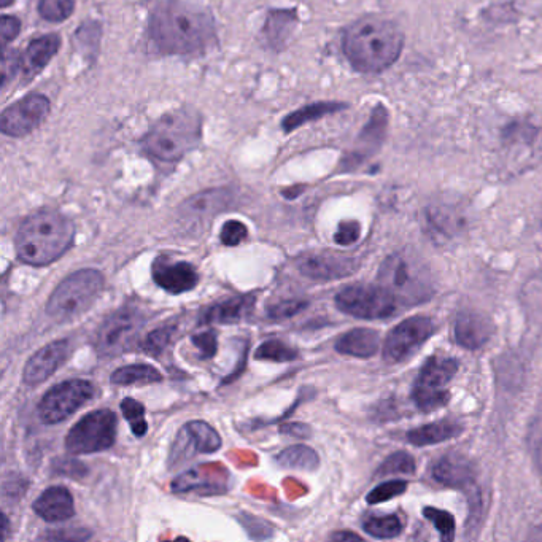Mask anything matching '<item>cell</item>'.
<instances>
[{
  "label": "cell",
  "instance_id": "1",
  "mask_svg": "<svg viewBox=\"0 0 542 542\" xmlns=\"http://www.w3.org/2000/svg\"><path fill=\"white\" fill-rule=\"evenodd\" d=\"M217 40L215 18L198 2L163 0L148 20V47L158 55H206Z\"/></svg>",
  "mask_w": 542,
  "mask_h": 542
},
{
  "label": "cell",
  "instance_id": "2",
  "mask_svg": "<svg viewBox=\"0 0 542 542\" xmlns=\"http://www.w3.org/2000/svg\"><path fill=\"white\" fill-rule=\"evenodd\" d=\"M404 47V35L393 21L364 16L344 32L342 48L355 69L379 74L392 67Z\"/></svg>",
  "mask_w": 542,
  "mask_h": 542
},
{
  "label": "cell",
  "instance_id": "3",
  "mask_svg": "<svg viewBox=\"0 0 542 542\" xmlns=\"http://www.w3.org/2000/svg\"><path fill=\"white\" fill-rule=\"evenodd\" d=\"M74 237V223L66 215L53 209L37 210L16 233V255L31 266H47L69 250Z\"/></svg>",
  "mask_w": 542,
  "mask_h": 542
},
{
  "label": "cell",
  "instance_id": "4",
  "mask_svg": "<svg viewBox=\"0 0 542 542\" xmlns=\"http://www.w3.org/2000/svg\"><path fill=\"white\" fill-rule=\"evenodd\" d=\"M202 140V117L194 109L183 107L159 118L142 139V148L159 163H179Z\"/></svg>",
  "mask_w": 542,
  "mask_h": 542
},
{
  "label": "cell",
  "instance_id": "5",
  "mask_svg": "<svg viewBox=\"0 0 542 542\" xmlns=\"http://www.w3.org/2000/svg\"><path fill=\"white\" fill-rule=\"evenodd\" d=\"M104 287V275L96 269L70 274L51 293L47 314L59 323L70 322L85 314Z\"/></svg>",
  "mask_w": 542,
  "mask_h": 542
},
{
  "label": "cell",
  "instance_id": "6",
  "mask_svg": "<svg viewBox=\"0 0 542 542\" xmlns=\"http://www.w3.org/2000/svg\"><path fill=\"white\" fill-rule=\"evenodd\" d=\"M379 282L387 288L396 301L419 304L433 295L430 275L419 261L395 253L388 256L379 271Z\"/></svg>",
  "mask_w": 542,
  "mask_h": 542
},
{
  "label": "cell",
  "instance_id": "7",
  "mask_svg": "<svg viewBox=\"0 0 542 542\" xmlns=\"http://www.w3.org/2000/svg\"><path fill=\"white\" fill-rule=\"evenodd\" d=\"M144 325L145 317L140 310L123 307L113 312L105 318L94 337L97 355L113 358L134 349Z\"/></svg>",
  "mask_w": 542,
  "mask_h": 542
},
{
  "label": "cell",
  "instance_id": "8",
  "mask_svg": "<svg viewBox=\"0 0 542 542\" xmlns=\"http://www.w3.org/2000/svg\"><path fill=\"white\" fill-rule=\"evenodd\" d=\"M117 439V415L99 409L78 420L66 436V449L74 455L104 452Z\"/></svg>",
  "mask_w": 542,
  "mask_h": 542
},
{
  "label": "cell",
  "instance_id": "9",
  "mask_svg": "<svg viewBox=\"0 0 542 542\" xmlns=\"http://www.w3.org/2000/svg\"><path fill=\"white\" fill-rule=\"evenodd\" d=\"M457 371L458 361L453 358L436 355L426 361L412 393L420 411L433 412L449 403L450 393L446 387Z\"/></svg>",
  "mask_w": 542,
  "mask_h": 542
},
{
  "label": "cell",
  "instance_id": "10",
  "mask_svg": "<svg viewBox=\"0 0 542 542\" xmlns=\"http://www.w3.org/2000/svg\"><path fill=\"white\" fill-rule=\"evenodd\" d=\"M337 309L363 320H379L390 317L398 307L395 296L382 285L358 283L339 291L336 296Z\"/></svg>",
  "mask_w": 542,
  "mask_h": 542
},
{
  "label": "cell",
  "instance_id": "11",
  "mask_svg": "<svg viewBox=\"0 0 542 542\" xmlns=\"http://www.w3.org/2000/svg\"><path fill=\"white\" fill-rule=\"evenodd\" d=\"M96 395V388L83 379H70L48 390L40 401L39 419L45 425H56L85 406Z\"/></svg>",
  "mask_w": 542,
  "mask_h": 542
},
{
  "label": "cell",
  "instance_id": "12",
  "mask_svg": "<svg viewBox=\"0 0 542 542\" xmlns=\"http://www.w3.org/2000/svg\"><path fill=\"white\" fill-rule=\"evenodd\" d=\"M434 323L428 317L407 318L388 334L384 345V358L387 363H404L420 350L434 334Z\"/></svg>",
  "mask_w": 542,
  "mask_h": 542
},
{
  "label": "cell",
  "instance_id": "13",
  "mask_svg": "<svg viewBox=\"0 0 542 542\" xmlns=\"http://www.w3.org/2000/svg\"><path fill=\"white\" fill-rule=\"evenodd\" d=\"M51 104L43 94H29L0 115V129L8 137H24L47 120Z\"/></svg>",
  "mask_w": 542,
  "mask_h": 542
},
{
  "label": "cell",
  "instance_id": "14",
  "mask_svg": "<svg viewBox=\"0 0 542 542\" xmlns=\"http://www.w3.org/2000/svg\"><path fill=\"white\" fill-rule=\"evenodd\" d=\"M233 201V193L228 188L202 191L186 199L179 209L180 225L186 229L207 226L215 215L225 210Z\"/></svg>",
  "mask_w": 542,
  "mask_h": 542
},
{
  "label": "cell",
  "instance_id": "15",
  "mask_svg": "<svg viewBox=\"0 0 542 542\" xmlns=\"http://www.w3.org/2000/svg\"><path fill=\"white\" fill-rule=\"evenodd\" d=\"M70 350L72 349L67 339H59L37 350L24 366V384L35 387L45 382L69 360Z\"/></svg>",
  "mask_w": 542,
  "mask_h": 542
},
{
  "label": "cell",
  "instance_id": "16",
  "mask_svg": "<svg viewBox=\"0 0 542 542\" xmlns=\"http://www.w3.org/2000/svg\"><path fill=\"white\" fill-rule=\"evenodd\" d=\"M221 438L209 423L194 420L186 423L175 439L172 449L171 465L174 461L183 460V455H196V453H213L220 450Z\"/></svg>",
  "mask_w": 542,
  "mask_h": 542
},
{
  "label": "cell",
  "instance_id": "17",
  "mask_svg": "<svg viewBox=\"0 0 542 542\" xmlns=\"http://www.w3.org/2000/svg\"><path fill=\"white\" fill-rule=\"evenodd\" d=\"M151 274L158 287L171 295H182L198 287L199 274L193 264L186 261H172L167 256H159L151 266Z\"/></svg>",
  "mask_w": 542,
  "mask_h": 542
},
{
  "label": "cell",
  "instance_id": "18",
  "mask_svg": "<svg viewBox=\"0 0 542 542\" xmlns=\"http://www.w3.org/2000/svg\"><path fill=\"white\" fill-rule=\"evenodd\" d=\"M357 260L334 253H314L299 261V271L309 279L337 280L358 271Z\"/></svg>",
  "mask_w": 542,
  "mask_h": 542
},
{
  "label": "cell",
  "instance_id": "19",
  "mask_svg": "<svg viewBox=\"0 0 542 542\" xmlns=\"http://www.w3.org/2000/svg\"><path fill=\"white\" fill-rule=\"evenodd\" d=\"M35 514L45 522H64L75 515L74 498L64 487H50L34 501Z\"/></svg>",
  "mask_w": 542,
  "mask_h": 542
},
{
  "label": "cell",
  "instance_id": "20",
  "mask_svg": "<svg viewBox=\"0 0 542 542\" xmlns=\"http://www.w3.org/2000/svg\"><path fill=\"white\" fill-rule=\"evenodd\" d=\"M59 45H61V40L56 34L42 35L39 39L32 40L24 51V55L21 56V70H23L24 78L32 80L35 75H39L48 66V62L55 58Z\"/></svg>",
  "mask_w": 542,
  "mask_h": 542
},
{
  "label": "cell",
  "instance_id": "21",
  "mask_svg": "<svg viewBox=\"0 0 542 542\" xmlns=\"http://www.w3.org/2000/svg\"><path fill=\"white\" fill-rule=\"evenodd\" d=\"M492 323L484 315L476 312H463L455 323V337L465 349H481L492 337Z\"/></svg>",
  "mask_w": 542,
  "mask_h": 542
},
{
  "label": "cell",
  "instance_id": "22",
  "mask_svg": "<svg viewBox=\"0 0 542 542\" xmlns=\"http://www.w3.org/2000/svg\"><path fill=\"white\" fill-rule=\"evenodd\" d=\"M433 476L446 487L465 488L474 481V468L461 455H447L436 463Z\"/></svg>",
  "mask_w": 542,
  "mask_h": 542
},
{
  "label": "cell",
  "instance_id": "23",
  "mask_svg": "<svg viewBox=\"0 0 542 542\" xmlns=\"http://www.w3.org/2000/svg\"><path fill=\"white\" fill-rule=\"evenodd\" d=\"M298 16L291 10H274L266 16L263 26V40L266 47L280 51L287 45L290 35L293 34Z\"/></svg>",
  "mask_w": 542,
  "mask_h": 542
},
{
  "label": "cell",
  "instance_id": "24",
  "mask_svg": "<svg viewBox=\"0 0 542 542\" xmlns=\"http://www.w3.org/2000/svg\"><path fill=\"white\" fill-rule=\"evenodd\" d=\"M255 307L253 296H237V298L226 299L210 307L204 315V322L207 325H231L239 323L252 312Z\"/></svg>",
  "mask_w": 542,
  "mask_h": 542
},
{
  "label": "cell",
  "instance_id": "25",
  "mask_svg": "<svg viewBox=\"0 0 542 542\" xmlns=\"http://www.w3.org/2000/svg\"><path fill=\"white\" fill-rule=\"evenodd\" d=\"M380 339L376 331L358 328L342 334L336 342V350L342 355L355 358H371L379 350Z\"/></svg>",
  "mask_w": 542,
  "mask_h": 542
},
{
  "label": "cell",
  "instance_id": "26",
  "mask_svg": "<svg viewBox=\"0 0 542 542\" xmlns=\"http://www.w3.org/2000/svg\"><path fill=\"white\" fill-rule=\"evenodd\" d=\"M461 433H463V426L458 425V423L436 422L409 431L407 433V441L419 447L433 446V444L457 438Z\"/></svg>",
  "mask_w": 542,
  "mask_h": 542
},
{
  "label": "cell",
  "instance_id": "27",
  "mask_svg": "<svg viewBox=\"0 0 542 542\" xmlns=\"http://www.w3.org/2000/svg\"><path fill=\"white\" fill-rule=\"evenodd\" d=\"M342 109H345V104H342V102H315V104L304 105L296 112H291L282 121L283 131H295L302 124L312 123V121L320 120V118L339 112Z\"/></svg>",
  "mask_w": 542,
  "mask_h": 542
},
{
  "label": "cell",
  "instance_id": "28",
  "mask_svg": "<svg viewBox=\"0 0 542 542\" xmlns=\"http://www.w3.org/2000/svg\"><path fill=\"white\" fill-rule=\"evenodd\" d=\"M275 460L282 468L298 469V471H315L320 465L318 453L302 444L288 447L280 452Z\"/></svg>",
  "mask_w": 542,
  "mask_h": 542
},
{
  "label": "cell",
  "instance_id": "29",
  "mask_svg": "<svg viewBox=\"0 0 542 542\" xmlns=\"http://www.w3.org/2000/svg\"><path fill=\"white\" fill-rule=\"evenodd\" d=\"M163 374L150 364H129L113 372L110 382L115 385L153 384L161 382Z\"/></svg>",
  "mask_w": 542,
  "mask_h": 542
},
{
  "label": "cell",
  "instance_id": "30",
  "mask_svg": "<svg viewBox=\"0 0 542 542\" xmlns=\"http://www.w3.org/2000/svg\"><path fill=\"white\" fill-rule=\"evenodd\" d=\"M225 488V485L212 484L209 477L204 476L199 469L186 471L172 482V490L179 493L194 492V490H202L204 493H221L225 492Z\"/></svg>",
  "mask_w": 542,
  "mask_h": 542
},
{
  "label": "cell",
  "instance_id": "31",
  "mask_svg": "<svg viewBox=\"0 0 542 542\" xmlns=\"http://www.w3.org/2000/svg\"><path fill=\"white\" fill-rule=\"evenodd\" d=\"M364 531L377 539H393L403 533V523L396 515H372L364 520Z\"/></svg>",
  "mask_w": 542,
  "mask_h": 542
},
{
  "label": "cell",
  "instance_id": "32",
  "mask_svg": "<svg viewBox=\"0 0 542 542\" xmlns=\"http://www.w3.org/2000/svg\"><path fill=\"white\" fill-rule=\"evenodd\" d=\"M255 358L261 361H274V363H288L298 358V352L279 339H271V341L263 342L256 349Z\"/></svg>",
  "mask_w": 542,
  "mask_h": 542
},
{
  "label": "cell",
  "instance_id": "33",
  "mask_svg": "<svg viewBox=\"0 0 542 542\" xmlns=\"http://www.w3.org/2000/svg\"><path fill=\"white\" fill-rule=\"evenodd\" d=\"M121 412H123L124 419L128 420L129 425H131L132 433L136 434L137 438H144L148 431L144 404L132 398L123 399L121 401Z\"/></svg>",
  "mask_w": 542,
  "mask_h": 542
},
{
  "label": "cell",
  "instance_id": "34",
  "mask_svg": "<svg viewBox=\"0 0 542 542\" xmlns=\"http://www.w3.org/2000/svg\"><path fill=\"white\" fill-rule=\"evenodd\" d=\"M75 0H40L39 13L43 20L50 23H61L72 16Z\"/></svg>",
  "mask_w": 542,
  "mask_h": 542
},
{
  "label": "cell",
  "instance_id": "35",
  "mask_svg": "<svg viewBox=\"0 0 542 542\" xmlns=\"http://www.w3.org/2000/svg\"><path fill=\"white\" fill-rule=\"evenodd\" d=\"M175 333H177V326H163V328L151 331V333L145 337L144 342L140 344V347H142L148 355L159 357V355L171 345V342L174 341Z\"/></svg>",
  "mask_w": 542,
  "mask_h": 542
},
{
  "label": "cell",
  "instance_id": "36",
  "mask_svg": "<svg viewBox=\"0 0 542 542\" xmlns=\"http://www.w3.org/2000/svg\"><path fill=\"white\" fill-rule=\"evenodd\" d=\"M415 471V460L406 452H395L380 465L377 476H395V474H412Z\"/></svg>",
  "mask_w": 542,
  "mask_h": 542
},
{
  "label": "cell",
  "instance_id": "37",
  "mask_svg": "<svg viewBox=\"0 0 542 542\" xmlns=\"http://www.w3.org/2000/svg\"><path fill=\"white\" fill-rule=\"evenodd\" d=\"M423 515L433 523L436 530L439 531L442 541H452L455 538V520L449 512L441 511L436 508L423 509Z\"/></svg>",
  "mask_w": 542,
  "mask_h": 542
},
{
  "label": "cell",
  "instance_id": "38",
  "mask_svg": "<svg viewBox=\"0 0 542 542\" xmlns=\"http://www.w3.org/2000/svg\"><path fill=\"white\" fill-rule=\"evenodd\" d=\"M406 490V481L385 482V484H380L379 487L374 488V490L366 496V501H368L369 504L384 503V501L393 500L396 496L403 495Z\"/></svg>",
  "mask_w": 542,
  "mask_h": 542
},
{
  "label": "cell",
  "instance_id": "39",
  "mask_svg": "<svg viewBox=\"0 0 542 542\" xmlns=\"http://www.w3.org/2000/svg\"><path fill=\"white\" fill-rule=\"evenodd\" d=\"M306 307L307 301H301V299H287V301L275 302V304L268 307V317L272 318V320H285V318L295 317Z\"/></svg>",
  "mask_w": 542,
  "mask_h": 542
},
{
  "label": "cell",
  "instance_id": "40",
  "mask_svg": "<svg viewBox=\"0 0 542 542\" xmlns=\"http://www.w3.org/2000/svg\"><path fill=\"white\" fill-rule=\"evenodd\" d=\"M248 236L247 226L242 221L231 220L225 223V226L221 228V242L228 245V247H236L245 241V237Z\"/></svg>",
  "mask_w": 542,
  "mask_h": 542
},
{
  "label": "cell",
  "instance_id": "41",
  "mask_svg": "<svg viewBox=\"0 0 542 542\" xmlns=\"http://www.w3.org/2000/svg\"><path fill=\"white\" fill-rule=\"evenodd\" d=\"M361 236V225L355 220L342 221L341 225L337 226L336 234H334V241L336 244L342 245V247H349V245L358 242Z\"/></svg>",
  "mask_w": 542,
  "mask_h": 542
},
{
  "label": "cell",
  "instance_id": "42",
  "mask_svg": "<svg viewBox=\"0 0 542 542\" xmlns=\"http://www.w3.org/2000/svg\"><path fill=\"white\" fill-rule=\"evenodd\" d=\"M191 342L201 352V357L204 360H210V358L217 355L218 342L217 336H215L213 331H204V333L196 334V336L191 337Z\"/></svg>",
  "mask_w": 542,
  "mask_h": 542
},
{
  "label": "cell",
  "instance_id": "43",
  "mask_svg": "<svg viewBox=\"0 0 542 542\" xmlns=\"http://www.w3.org/2000/svg\"><path fill=\"white\" fill-rule=\"evenodd\" d=\"M21 70V55L18 51L7 50L4 48V58H2V86H7V83L15 77Z\"/></svg>",
  "mask_w": 542,
  "mask_h": 542
},
{
  "label": "cell",
  "instance_id": "44",
  "mask_svg": "<svg viewBox=\"0 0 542 542\" xmlns=\"http://www.w3.org/2000/svg\"><path fill=\"white\" fill-rule=\"evenodd\" d=\"M21 21L16 16L4 15L0 21V39H2V47L7 48L8 43L20 35Z\"/></svg>",
  "mask_w": 542,
  "mask_h": 542
},
{
  "label": "cell",
  "instance_id": "45",
  "mask_svg": "<svg viewBox=\"0 0 542 542\" xmlns=\"http://www.w3.org/2000/svg\"><path fill=\"white\" fill-rule=\"evenodd\" d=\"M90 538L91 533L88 530L55 531V533L42 536V539H51V541H85Z\"/></svg>",
  "mask_w": 542,
  "mask_h": 542
},
{
  "label": "cell",
  "instance_id": "46",
  "mask_svg": "<svg viewBox=\"0 0 542 542\" xmlns=\"http://www.w3.org/2000/svg\"><path fill=\"white\" fill-rule=\"evenodd\" d=\"M56 473L70 477H82L86 474V468L82 463L74 460H61V465H55Z\"/></svg>",
  "mask_w": 542,
  "mask_h": 542
},
{
  "label": "cell",
  "instance_id": "47",
  "mask_svg": "<svg viewBox=\"0 0 542 542\" xmlns=\"http://www.w3.org/2000/svg\"><path fill=\"white\" fill-rule=\"evenodd\" d=\"M280 433L295 436V438L306 439L310 436V428L304 423H288L280 426Z\"/></svg>",
  "mask_w": 542,
  "mask_h": 542
},
{
  "label": "cell",
  "instance_id": "48",
  "mask_svg": "<svg viewBox=\"0 0 542 542\" xmlns=\"http://www.w3.org/2000/svg\"><path fill=\"white\" fill-rule=\"evenodd\" d=\"M331 539L333 541H361V536L352 533V531H341V533L331 536Z\"/></svg>",
  "mask_w": 542,
  "mask_h": 542
},
{
  "label": "cell",
  "instance_id": "49",
  "mask_svg": "<svg viewBox=\"0 0 542 542\" xmlns=\"http://www.w3.org/2000/svg\"><path fill=\"white\" fill-rule=\"evenodd\" d=\"M2 2V7H8V5H12L13 0H0Z\"/></svg>",
  "mask_w": 542,
  "mask_h": 542
}]
</instances>
